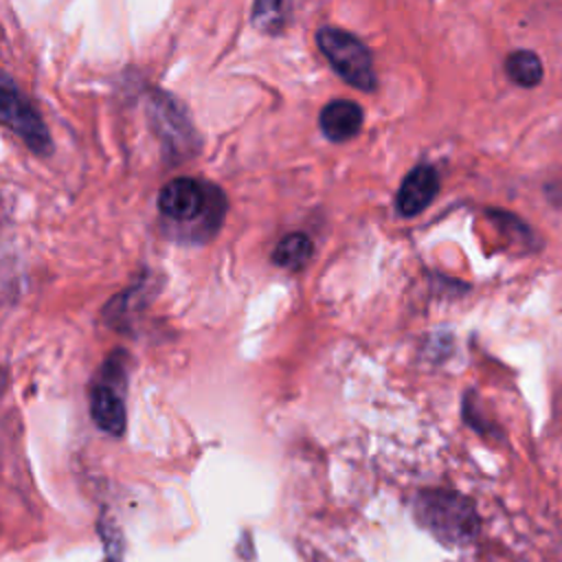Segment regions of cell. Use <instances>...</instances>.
Wrapping results in <instances>:
<instances>
[{"mask_svg": "<svg viewBox=\"0 0 562 562\" xmlns=\"http://www.w3.org/2000/svg\"><path fill=\"white\" fill-rule=\"evenodd\" d=\"M158 211L167 222L189 224V237H211L224 220L226 198L215 184L182 176L160 189Z\"/></svg>", "mask_w": 562, "mask_h": 562, "instance_id": "6da1fadb", "label": "cell"}, {"mask_svg": "<svg viewBox=\"0 0 562 562\" xmlns=\"http://www.w3.org/2000/svg\"><path fill=\"white\" fill-rule=\"evenodd\" d=\"M415 520L446 547H463L479 533L474 503L452 490H422L413 503Z\"/></svg>", "mask_w": 562, "mask_h": 562, "instance_id": "7a4b0ae2", "label": "cell"}, {"mask_svg": "<svg viewBox=\"0 0 562 562\" xmlns=\"http://www.w3.org/2000/svg\"><path fill=\"white\" fill-rule=\"evenodd\" d=\"M290 0H255L252 24L263 33H279L288 18Z\"/></svg>", "mask_w": 562, "mask_h": 562, "instance_id": "30bf717a", "label": "cell"}, {"mask_svg": "<svg viewBox=\"0 0 562 562\" xmlns=\"http://www.w3.org/2000/svg\"><path fill=\"white\" fill-rule=\"evenodd\" d=\"M125 389H127V364L125 353L114 351L99 369L90 384V415L94 424L121 437L125 430Z\"/></svg>", "mask_w": 562, "mask_h": 562, "instance_id": "3957f363", "label": "cell"}, {"mask_svg": "<svg viewBox=\"0 0 562 562\" xmlns=\"http://www.w3.org/2000/svg\"><path fill=\"white\" fill-rule=\"evenodd\" d=\"M316 44L325 59L331 64V68L353 88L362 92L375 90V68L373 57L369 48L351 33L336 29V26H323L316 31Z\"/></svg>", "mask_w": 562, "mask_h": 562, "instance_id": "277c9868", "label": "cell"}, {"mask_svg": "<svg viewBox=\"0 0 562 562\" xmlns=\"http://www.w3.org/2000/svg\"><path fill=\"white\" fill-rule=\"evenodd\" d=\"M439 191V173L435 167L430 165H417L413 167L400 189H397V198H395V206L397 213L404 217H415L419 215L437 195Z\"/></svg>", "mask_w": 562, "mask_h": 562, "instance_id": "8992f818", "label": "cell"}, {"mask_svg": "<svg viewBox=\"0 0 562 562\" xmlns=\"http://www.w3.org/2000/svg\"><path fill=\"white\" fill-rule=\"evenodd\" d=\"M314 255V244L305 233H288L279 239L272 252V261L285 270H301Z\"/></svg>", "mask_w": 562, "mask_h": 562, "instance_id": "ba28073f", "label": "cell"}, {"mask_svg": "<svg viewBox=\"0 0 562 562\" xmlns=\"http://www.w3.org/2000/svg\"><path fill=\"white\" fill-rule=\"evenodd\" d=\"M362 121H364L362 108L349 99L329 101L318 116L321 132L334 143H345L353 138L360 132Z\"/></svg>", "mask_w": 562, "mask_h": 562, "instance_id": "52a82bcc", "label": "cell"}, {"mask_svg": "<svg viewBox=\"0 0 562 562\" xmlns=\"http://www.w3.org/2000/svg\"><path fill=\"white\" fill-rule=\"evenodd\" d=\"M505 72L514 83H518L522 88H533L542 81L544 68H542L540 57L533 50L520 48V50H514L507 55Z\"/></svg>", "mask_w": 562, "mask_h": 562, "instance_id": "9c48e42d", "label": "cell"}, {"mask_svg": "<svg viewBox=\"0 0 562 562\" xmlns=\"http://www.w3.org/2000/svg\"><path fill=\"white\" fill-rule=\"evenodd\" d=\"M0 119L2 123L13 130L24 145L33 154H48L53 149V140L48 136V130L35 108L26 101V97L15 88L9 75L2 77V88H0Z\"/></svg>", "mask_w": 562, "mask_h": 562, "instance_id": "5b68a950", "label": "cell"}]
</instances>
